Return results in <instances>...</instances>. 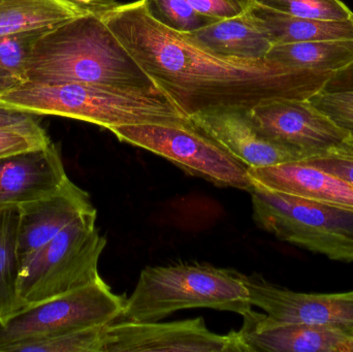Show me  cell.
Here are the masks:
<instances>
[{"mask_svg":"<svg viewBox=\"0 0 353 352\" xmlns=\"http://www.w3.org/2000/svg\"><path fill=\"white\" fill-rule=\"evenodd\" d=\"M109 130L121 142L150 151L218 187L252 189L249 167L193 124H134Z\"/></svg>","mask_w":353,"mask_h":352,"instance_id":"obj_7","label":"cell"},{"mask_svg":"<svg viewBox=\"0 0 353 352\" xmlns=\"http://www.w3.org/2000/svg\"><path fill=\"white\" fill-rule=\"evenodd\" d=\"M253 16L265 29L274 45L302 41L353 39V18L345 21L298 18L253 3Z\"/></svg>","mask_w":353,"mask_h":352,"instance_id":"obj_19","label":"cell"},{"mask_svg":"<svg viewBox=\"0 0 353 352\" xmlns=\"http://www.w3.org/2000/svg\"><path fill=\"white\" fill-rule=\"evenodd\" d=\"M97 210L72 221L21 269L22 308L101 280L99 262L107 245L97 225Z\"/></svg>","mask_w":353,"mask_h":352,"instance_id":"obj_6","label":"cell"},{"mask_svg":"<svg viewBox=\"0 0 353 352\" xmlns=\"http://www.w3.org/2000/svg\"><path fill=\"white\" fill-rule=\"evenodd\" d=\"M244 352L236 331L211 332L203 318L181 322H118L103 330L101 352Z\"/></svg>","mask_w":353,"mask_h":352,"instance_id":"obj_10","label":"cell"},{"mask_svg":"<svg viewBox=\"0 0 353 352\" xmlns=\"http://www.w3.org/2000/svg\"><path fill=\"white\" fill-rule=\"evenodd\" d=\"M323 90L346 91L353 90V63L347 68L335 72L325 82Z\"/></svg>","mask_w":353,"mask_h":352,"instance_id":"obj_31","label":"cell"},{"mask_svg":"<svg viewBox=\"0 0 353 352\" xmlns=\"http://www.w3.org/2000/svg\"><path fill=\"white\" fill-rule=\"evenodd\" d=\"M190 308H212L244 316L252 305L238 271L209 264L150 267L141 272L118 320L159 322L174 312Z\"/></svg>","mask_w":353,"mask_h":352,"instance_id":"obj_4","label":"cell"},{"mask_svg":"<svg viewBox=\"0 0 353 352\" xmlns=\"http://www.w3.org/2000/svg\"><path fill=\"white\" fill-rule=\"evenodd\" d=\"M187 35L217 55L238 59H265L273 47L267 31L250 10L242 16L216 21Z\"/></svg>","mask_w":353,"mask_h":352,"instance_id":"obj_17","label":"cell"},{"mask_svg":"<svg viewBox=\"0 0 353 352\" xmlns=\"http://www.w3.org/2000/svg\"><path fill=\"white\" fill-rule=\"evenodd\" d=\"M105 0L83 4L76 0H0V37L47 30L91 12Z\"/></svg>","mask_w":353,"mask_h":352,"instance_id":"obj_18","label":"cell"},{"mask_svg":"<svg viewBox=\"0 0 353 352\" xmlns=\"http://www.w3.org/2000/svg\"><path fill=\"white\" fill-rule=\"evenodd\" d=\"M49 143L51 140L41 124L0 128V156L45 146Z\"/></svg>","mask_w":353,"mask_h":352,"instance_id":"obj_27","label":"cell"},{"mask_svg":"<svg viewBox=\"0 0 353 352\" xmlns=\"http://www.w3.org/2000/svg\"><path fill=\"white\" fill-rule=\"evenodd\" d=\"M124 301L101 279L65 295L25 306L0 320V352L76 331L110 326L119 318Z\"/></svg>","mask_w":353,"mask_h":352,"instance_id":"obj_8","label":"cell"},{"mask_svg":"<svg viewBox=\"0 0 353 352\" xmlns=\"http://www.w3.org/2000/svg\"><path fill=\"white\" fill-rule=\"evenodd\" d=\"M19 208L18 254L21 269L72 221L97 210L88 192L70 179L50 196Z\"/></svg>","mask_w":353,"mask_h":352,"instance_id":"obj_15","label":"cell"},{"mask_svg":"<svg viewBox=\"0 0 353 352\" xmlns=\"http://www.w3.org/2000/svg\"><path fill=\"white\" fill-rule=\"evenodd\" d=\"M270 10L298 17L325 21H345L353 12L341 0H254Z\"/></svg>","mask_w":353,"mask_h":352,"instance_id":"obj_23","label":"cell"},{"mask_svg":"<svg viewBox=\"0 0 353 352\" xmlns=\"http://www.w3.org/2000/svg\"><path fill=\"white\" fill-rule=\"evenodd\" d=\"M19 207L0 209V320L22 308L19 298Z\"/></svg>","mask_w":353,"mask_h":352,"instance_id":"obj_21","label":"cell"},{"mask_svg":"<svg viewBox=\"0 0 353 352\" xmlns=\"http://www.w3.org/2000/svg\"><path fill=\"white\" fill-rule=\"evenodd\" d=\"M195 10L214 20L242 16L250 10L254 0H187Z\"/></svg>","mask_w":353,"mask_h":352,"instance_id":"obj_29","label":"cell"},{"mask_svg":"<svg viewBox=\"0 0 353 352\" xmlns=\"http://www.w3.org/2000/svg\"><path fill=\"white\" fill-rule=\"evenodd\" d=\"M259 132L273 142L306 155L353 146V138L308 99H273L247 111Z\"/></svg>","mask_w":353,"mask_h":352,"instance_id":"obj_9","label":"cell"},{"mask_svg":"<svg viewBox=\"0 0 353 352\" xmlns=\"http://www.w3.org/2000/svg\"><path fill=\"white\" fill-rule=\"evenodd\" d=\"M101 17L139 65L187 116L217 110L249 111L273 99H308L332 74L272 60L217 55L153 20L142 0L110 6Z\"/></svg>","mask_w":353,"mask_h":352,"instance_id":"obj_1","label":"cell"},{"mask_svg":"<svg viewBox=\"0 0 353 352\" xmlns=\"http://www.w3.org/2000/svg\"><path fill=\"white\" fill-rule=\"evenodd\" d=\"M251 305L274 320L290 324L329 327L353 332V291L298 293L272 284L259 275L242 274Z\"/></svg>","mask_w":353,"mask_h":352,"instance_id":"obj_11","label":"cell"},{"mask_svg":"<svg viewBox=\"0 0 353 352\" xmlns=\"http://www.w3.org/2000/svg\"><path fill=\"white\" fill-rule=\"evenodd\" d=\"M267 59L298 70L333 74L353 63V39L274 45Z\"/></svg>","mask_w":353,"mask_h":352,"instance_id":"obj_20","label":"cell"},{"mask_svg":"<svg viewBox=\"0 0 353 352\" xmlns=\"http://www.w3.org/2000/svg\"><path fill=\"white\" fill-rule=\"evenodd\" d=\"M76 1L80 2L83 4H91L94 0H76Z\"/></svg>","mask_w":353,"mask_h":352,"instance_id":"obj_33","label":"cell"},{"mask_svg":"<svg viewBox=\"0 0 353 352\" xmlns=\"http://www.w3.org/2000/svg\"><path fill=\"white\" fill-rule=\"evenodd\" d=\"M105 327L85 329L12 347L8 352H101Z\"/></svg>","mask_w":353,"mask_h":352,"instance_id":"obj_24","label":"cell"},{"mask_svg":"<svg viewBox=\"0 0 353 352\" xmlns=\"http://www.w3.org/2000/svg\"><path fill=\"white\" fill-rule=\"evenodd\" d=\"M252 217L259 229L332 260L353 262V209L306 200L253 183Z\"/></svg>","mask_w":353,"mask_h":352,"instance_id":"obj_5","label":"cell"},{"mask_svg":"<svg viewBox=\"0 0 353 352\" xmlns=\"http://www.w3.org/2000/svg\"><path fill=\"white\" fill-rule=\"evenodd\" d=\"M193 126L250 169L302 161L306 155L263 136L247 111L217 110L190 117Z\"/></svg>","mask_w":353,"mask_h":352,"instance_id":"obj_12","label":"cell"},{"mask_svg":"<svg viewBox=\"0 0 353 352\" xmlns=\"http://www.w3.org/2000/svg\"><path fill=\"white\" fill-rule=\"evenodd\" d=\"M253 183L306 200L353 209V187L340 178L303 161L249 167Z\"/></svg>","mask_w":353,"mask_h":352,"instance_id":"obj_16","label":"cell"},{"mask_svg":"<svg viewBox=\"0 0 353 352\" xmlns=\"http://www.w3.org/2000/svg\"><path fill=\"white\" fill-rule=\"evenodd\" d=\"M236 331L244 352H353V332L290 324L251 310Z\"/></svg>","mask_w":353,"mask_h":352,"instance_id":"obj_13","label":"cell"},{"mask_svg":"<svg viewBox=\"0 0 353 352\" xmlns=\"http://www.w3.org/2000/svg\"><path fill=\"white\" fill-rule=\"evenodd\" d=\"M116 3L105 0L95 10L46 30L29 54L24 81L159 90L103 20L101 10Z\"/></svg>","mask_w":353,"mask_h":352,"instance_id":"obj_2","label":"cell"},{"mask_svg":"<svg viewBox=\"0 0 353 352\" xmlns=\"http://www.w3.org/2000/svg\"><path fill=\"white\" fill-rule=\"evenodd\" d=\"M149 16L159 24L182 34H191L216 22L199 14L187 0H142Z\"/></svg>","mask_w":353,"mask_h":352,"instance_id":"obj_22","label":"cell"},{"mask_svg":"<svg viewBox=\"0 0 353 352\" xmlns=\"http://www.w3.org/2000/svg\"><path fill=\"white\" fill-rule=\"evenodd\" d=\"M54 143L0 156V209L20 207L59 189L66 180Z\"/></svg>","mask_w":353,"mask_h":352,"instance_id":"obj_14","label":"cell"},{"mask_svg":"<svg viewBox=\"0 0 353 352\" xmlns=\"http://www.w3.org/2000/svg\"><path fill=\"white\" fill-rule=\"evenodd\" d=\"M309 101L353 138V90H321Z\"/></svg>","mask_w":353,"mask_h":352,"instance_id":"obj_26","label":"cell"},{"mask_svg":"<svg viewBox=\"0 0 353 352\" xmlns=\"http://www.w3.org/2000/svg\"><path fill=\"white\" fill-rule=\"evenodd\" d=\"M20 81L16 79L8 78V76H2L0 74V94L8 89L12 88L14 85L18 84ZM22 82V81H21Z\"/></svg>","mask_w":353,"mask_h":352,"instance_id":"obj_32","label":"cell"},{"mask_svg":"<svg viewBox=\"0 0 353 352\" xmlns=\"http://www.w3.org/2000/svg\"><path fill=\"white\" fill-rule=\"evenodd\" d=\"M41 116L0 107V128L24 127L41 124Z\"/></svg>","mask_w":353,"mask_h":352,"instance_id":"obj_30","label":"cell"},{"mask_svg":"<svg viewBox=\"0 0 353 352\" xmlns=\"http://www.w3.org/2000/svg\"><path fill=\"white\" fill-rule=\"evenodd\" d=\"M302 161L340 178L353 187V146L319 153Z\"/></svg>","mask_w":353,"mask_h":352,"instance_id":"obj_28","label":"cell"},{"mask_svg":"<svg viewBox=\"0 0 353 352\" xmlns=\"http://www.w3.org/2000/svg\"><path fill=\"white\" fill-rule=\"evenodd\" d=\"M45 31H26L0 37V74L20 82L24 81L25 65L29 54Z\"/></svg>","mask_w":353,"mask_h":352,"instance_id":"obj_25","label":"cell"},{"mask_svg":"<svg viewBox=\"0 0 353 352\" xmlns=\"http://www.w3.org/2000/svg\"><path fill=\"white\" fill-rule=\"evenodd\" d=\"M0 107L37 116L80 120L105 130L134 124H192L161 90L22 81L0 94Z\"/></svg>","mask_w":353,"mask_h":352,"instance_id":"obj_3","label":"cell"}]
</instances>
